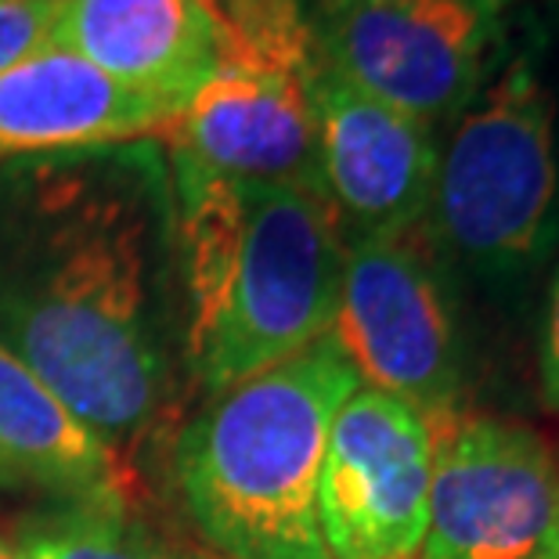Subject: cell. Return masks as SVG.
Returning a JSON list of instances; mask_svg holds the SVG:
<instances>
[{"instance_id": "obj_1", "label": "cell", "mask_w": 559, "mask_h": 559, "mask_svg": "<svg viewBox=\"0 0 559 559\" xmlns=\"http://www.w3.org/2000/svg\"><path fill=\"white\" fill-rule=\"evenodd\" d=\"M170 242L159 141L40 163L19 177L0 235V343L130 466L170 394Z\"/></svg>"}, {"instance_id": "obj_2", "label": "cell", "mask_w": 559, "mask_h": 559, "mask_svg": "<svg viewBox=\"0 0 559 559\" xmlns=\"http://www.w3.org/2000/svg\"><path fill=\"white\" fill-rule=\"evenodd\" d=\"M166 166L185 350L213 397L329 336L347 239L311 188L231 181L174 159Z\"/></svg>"}, {"instance_id": "obj_3", "label": "cell", "mask_w": 559, "mask_h": 559, "mask_svg": "<svg viewBox=\"0 0 559 559\" xmlns=\"http://www.w3.org/2000/svg\"><path fill=\"white\" fill-rule=\"evenodd\" d=\"M361 386L332 336L235 383L185 426L174 480L224 559H329L318 484L336 412Z\"/></svg>"}, {"instance_id": "obj_4", "label": "cell", "mask_w": 559, "mask_h": 559, "mask_svg": "<svg viewBox=\"0 0 559 559\" xmlns=\"http://www.w3.org/2000/svg\"><path fill=\"white\" fill-rule=\"evenodd\" d=\"M210 11L221 26V58L163 130L166 159L231 181L318 192L321 58L300 0H217Z\"/></svg>"}, {"instance_id": "obj_5", "label": "cell", "mask_w": 559, "mask_h": 559, "mask_svg": "<svg viewBox=\"0 0 559 559\" xmlns=\"http://www.w3.org/2000/svg\"><path fill=\"white\" fill-rule=\"evenodd\" d=\"M426 221L451 257L487 278L527 275L559 221L552 98L527 55L469 102L440 148Z\"/></svg>"}, {"instance_id": "obj_6", "label": "cell", "mask_w": 559, "mask_h": 559, "mask_svg": "<svg viewBox=\"0 0 559 559\" xmlns=\"http://www.w3.org/2000/svg\"><path fill=\"white\" fill-rule=\"evenodd\" d=\"M311 33L329 69L437 130L484 91L502 0H325Z\"/></svg>"}, {"instance_id": "obj_7", "label": "cell", "mask_w": 559, "mask_h": 559, "mask_svg": "<svg viewBox=\"0 0 559 559\" xmlns=\"http://www.w3.org/2000/svg\"><path fill=\"white\" fill-rule=\"evenodd\" d=\"M433 437L430 516L415 559H559V469L531 426L455 415Z\"/></svg>"}, {"instance_id": "obj_8", "label": "cell", "mask_w": 559, "mask_h": 559, "mask_svg": "<svg viewBox=\"0 0 559 559\" xmlns=\"http://www.w3.org/2000/svg\"><path fill=\"white\" fill-rule=\"evenodd\" d=\"M329 336L361 386L412 404L430 423L459 415L462 358L430 257L404 239H347Z\"/></svg>"}, {"instance_id": "obj_9", "label": "cell", "mask_w": 559, "mask_h": 559, "mask_svg": "<svg viewBox=\"0 0 559 559\" xmlns=\"http://www.w3.org/2000/svg\"><path fill=\"white\" fill-rule=\"evenodd\" d=\"M437 437L412 404L358 386L336 412L318 484L329 559H415L430 516Z\"/></svg>"}, {"instance_id": "obj_10", "label": "cell", "mask_w": 559, "mask_h": 559, "mask_svg": "<svg viewBox=\"0 0 559 559\" xmlns=\"http://www.w3.org/2000/svg\"><path fill=\"white\" fill-rule=\"evenodd\" d=\"M318 192L343 239H404L430 213L437 130L354 87L325 62L314 80Z\"/></svg>"}, {"instance_id": "obj_11", "label": "cell", "mask_w": 559, "mask_h": 559, "mask_svg": "<svg viewBox=\"0 0 559 559\" xmlns=\"http://www.w3.org/2000/svg\"><path fill=\"white\" fill-rule=\"evenodd\" d=\"M174 109L47 44L0 73V163L159 141Z\"/></svg>"}, {"instance_id": "obj_12", "label": "cell", "mask_w": 559, "mask_h": 559, "mask_svg": "<svg viewBox=\"0 0 559 559\" xmlns=\"http://www.w3.org/2000/svg\"><path fill=\"white\" fill-rule=\"evenodd\" d=\"M51 44L181 112L217 69L221 26L206 0H58Z\"/></svg>"}, {"instance_id": "obj_13", "label": "cell", "mask_w": 559, "mask_h": 559, "mask_svg": "<svg viewBox=\"0 0 559 559\" xmlns=\"http://www.w3.org/2000/svg\"><path fill=\"white\" fill-rule=\"evenodd\" d=\"M0 455L22 480L73 506H134L138 469L87 430L33 368L0 343Z\"/></svg>"}, {"instance_id": "obj_14", "label": "cell", "mask_w": 559, "mask_h": 559, "mask_svg": "<svg viewBox=\"0 0 559 559\" xmlns=\"http://www.w3.org/2000/svg\"><path fill=\"white\" fill-rule=\"evenodd\" d=\"M22 559H224L145 527L123 506H69L29 527Z\"/></svg>"}, {"instance_id": "obj_15", "label": "cell", "mask_w": 559, "mask_h": 559, "mask_svg": "<svg viewBox=\"0 0 559 559\" xmlns=\"http://www.w3.org/2000/svg\"><path fill=\"white\" fill-rule=\"evenodd\" d=\"M58 0H0V73L51 44Z\"/></svg>"}, {"instance_id": "obj_16", "label": "cell", "mask_w": 559, "mask_h": 559, "mask_svg": "<svg viewBox=\"0 0 559 559\" xmlns=\"http://www.w3.org/2000/svg\"><path fill=\"white\" fill-rule=\"evenodd\" d=\"M542 401L545 408L559 412V271L549 296V314L542 332Z\"/></svg>"}, {"instance_id": "obj_17", "label": "cell", "mask_w": 559, "mask_h": 559, "mask_svg": "<svg viewBox=\"0 0 559 559\" xmlns=\"http://www.w3.org/2000/svg\"><path fill=\"white\" fill-rule=\"evenodd\" d=\"M22 484H26V480L19 477V469L11 466L4 455H0V487H22Z\"/></svg>"}, {"instance_id": "obj_18", "label": "cell", "mask_w": 559, "mask_h": 559, "mask_svg": "<svg viewBox=\"0 0 559 559\" xmlns=\"http://www.w3.org/2000/svg\"><path fill=\"white\" fill-rule=\"evenodd\" d=\"M0 559H22V556H19L15 549H8V545H4V542H0Z\"/></svg>"}, {"instance_id": "obj_19", "label": "cell", "mask_w": 559, "mask_h": 559, "mask_svg": "<svg viewBox=\"0 0 559 559\" xmlns=\"http://www.w3.org/2000/svg\"><path fill=\"white\" fill-rule=\"evenodd\" d=\"M213 4H217V0H206V8H213Z\"/></svg>"}]
</instances>
